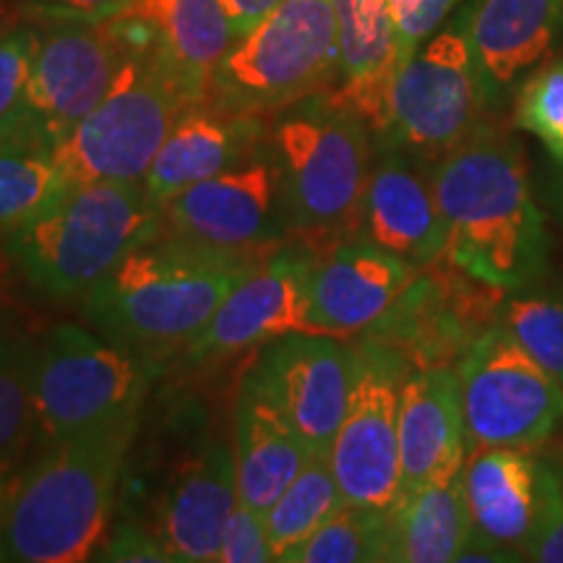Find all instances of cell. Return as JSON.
<instances>
[{"label": "cell", "mask_w": 563, "mask_h": 563, "mask_svg": "<svg viewBox=\"0 0 563 563\" xmlns=\"http://www.w3.org/2000/svg\"><path fill=\"white\" fill-rule=\"evenodd\" d=\"M433 186L446 220V258L475 279L511 292L540 279L548 232L522 146L485 125L439 162Z\"/></svg>", "instance_id": "1"}, {"label": "cell", "mask_w": 563, "mask_h": 563, "mask_svg": "<svg viewBox=\"0 0 563 563\" xmlns=\"http://www.w3.org/2000/svg\"><path fill=\"white\" fill-rule=\"evenodd\" d=\"M467 452L483 446L538 449L563 422V389L501 323L460 361Z\"/></svg>", "instance_id": "11"}, {"label": "cell", "mask_w": 563, "mask_h": 563, "mask_svg": "<svg viewBox=\"0 0 563 563\" xmlns=\"http://www.w3.org/2000/svg\"><path fill=\"white\" fill-rule=\"evenodd\" d=\"M371 125L332 91L282 110L266 141L290 232L357 238L373 170Z\"/></svg>", "instance_id": "4"}, {"label": "cell", "mask_w": 563, "mask_h": 563, "mask_svg": "<svg viewBox=\"0 0 563 563\" xmlns=\"http://www.w3.org/2000/svg\"><path fill=\"white\" fill-rule=\"evenodd\" d=\"M131 55L104 100L53 146V159L70 186L81 183H144L159 146L188 102L178 76L144 21L123 13Z\"/></svg>", "instance_id": "6"}, {"label": "cell", "mask_w": 563, "mask_h": 563, "mask_svg": "<svg viewBox=\"0 0 563 563\" xmlns=\"http://www.w3.org/2000/svg\"><path fill=\"white\" fill-rule=\"evenodd\" d=\"M561 473L530 449H470L462 467L464 498L475 543L498 548L514 561H527V548L543 525Z\"/></svg>", "instance_id": "17"}, {"label": "cell", "mask_w": 563, "mask_h": 563, "mask_svg": "<svg viewBox=\"0 0 563 563\" xmlns=\"http://www.w3.org/2000/svg\"><path fill=\"white\" fill-rule=\"evenodd\" d=\"M407 376L405 363L378 344L357 350L347 415L329 449V464L347 504L389 511L402 496L399 389Z\"/></svg>", "instance_id": "13"}, {"label": "cell", "mask_w": 563, "mask_h": 563, "mask_svg": "<svg viewBox=\"0 0 563 563\" xmlns=\"http://www.w3.org/2000/svg\"><path fill=\"white\" fill-rule=\"evenodd\" d=\"M473 534L462 473L405 493L389 509V561H456Z\"/></svg>", "instance_id": "27"}, {"label": "cell", "mask_w": 563, "mask_h": 563, "mask_svg": "<svg viewBox=\"0 0 563 563\" xmlns=\"http://www.w3.org/2000/svg\"><path fill=\"white\" fill-rule=\"evenodd\" d=\"M490 104L477 79L462 19L428 37L399 66L382 146H397L428 165L488 125Z\"/></svg>", "instance_id": "9"}, {"label": "cell", "mask_w": 563, "mask_h": 563, "mask_svg": "<svg viewBox=\"0 0 563 563\" xmlns=\"http://www.w3.org/2000/svg\"><path fill=\"white\" fill-rule=\"evenodd\" d=\"M238 493L253 511L266 514L308 460L311 449L277 407L243 376L232 420Z\"/></svg>", "instance_id": "24"}, {"label": "cell", "mask_w": 563, "mask_h": 563, "mask_svg": "<svg viewBox=\"0 0 563 563\" xmlns=\"http://www.w3.org/2000/svg\"><path fill=\"white\" fill-rule=\"evenodd\" d=\"M165 230L183 241L222 251L264 253L290 232L282 211L269 152L243 157L162 203Z\"/></svg>", "instance_id": "15"}, {"label": "cell", "mask_w": 563, "mask_h": 563, "mask_svg": "<svg viewBox=\"0 0 563 563\" xmlns=\"http://www.w3.org/2000/svg\"><path fill=\"white\" fill-rule=\"evenodd\" d=\"M538 279L506 292L498 323L563 389V287H534Z\"/></svg>", "instance_id": "32"}, {"label": "cell", "mask_w": 563, "mask_h": 563, "mask_svg": "<svg viewBox=\"0 0 563 563\" xmlns=\"http://www.w3.org/2000/svg\"><path fill=\"white\" fill-rule=\"evenodd\" d=\"M220 3L238 42L249 32L256 30V26L277 9L282 0H220Z\"/></svg>", "instance_id": "40"}, {"label": "cell", "mask_w": 563, "mask_h": 563, "mask_svg": "<svg viewBox=\"0 0 563 563\" xmlns=\"http://www.w3.org/2000/svg\"><path fill=\"white\" fill-rule=\"evenodd\" d=\"M555 165H559V173H555V178H553V203L559 209H563V159L561 162H555Z\"/></svg>", "instance_id": "42"}, {"label": "cell", "mask_w": 563, "mask_h": 563, "mask_svg": "<svg viewBox=\"0 0 563 563\" xmlns=\"http://www.w3.org/2000/svg\"><path fill=\"white\" fill-rule=\"evenodd\" d=\"M402 496L428 483L452 481L467 460L460 373L452 365L415 371L399 389ZM399 496V498H402Z\"/></svg>", "instance_id": "22"}, {"label": "cell", "mask_w": 563, "mask_h": 563, "mask_svg": "<svg viewBox=\"0 0 563 563\" xmlns=\"http://www.w3.org/2000/svg\"><path fill=\"white\" fill-rule=\"evenodd\" d=\"M340 84V40L332 0H282L256 30L230 47L209 97L228 115L285 110Z\"/></svg>", "instance_id": "8"}, {"label": "cell", "mask_w": 563, "mask_h": 563, "mask_svg": "<svg viewBox=\"0 0 563 563\" xmlns=\"http://www.w3.org/2000/svg\"><path fill=\"white\" fill-rule=\"evenodd\" d=\"M357 238L418 272L446 256L449 230L435 199L433 165L397 146H382L373 162Z\"/></svg>", "instance_id": "18"}, {"label": "cell", "mask_w": 563, "mask_h": 563, "mask_svg": "<svg viewBox=\"0 0 563 563\" xmlns=\"http://www.w3.org/2000/svg\"><path fill=\"white\" fill-rule=\"evenodd\" d=\"M460 0H389L399 66L443 24Z\"/></svg>", "instance_id": "35"}, {"label": "cell", "mask_w": 563, "mask_h": 563, "mask_svg": "<svg viewBox=\"0 0 563 563\" xmlns=\"http://www.w3.org/2000/svg\"><path fill=\"white\" fill-rule=\"evenodd\" d=\"M527 561L563 563V477L553 493L543 525L527 548Z\"/></svg>", "instance_id": "39"}, {"label": "cell", "mask_w": 563, "mask_h": 563, "mask_svg": "<svg viewBox=\"0 0 563 563\" xmlns=\"http://www.w3.org/2000/svg\"><path fill=\"white\" fill-rule=\"evenodd\" d=\"M157 357L97 329L58 323L37 342L32 405L42 443L139 420Z\"/></svg>", "instance_id": "7"}, {"label": "cell", "mask_w": 563, "mask_h": 563, "mask_svg": "<svg viewBox=\"0 0 563 563\" xmlns=\"http://www.w3.org/2000/svg\"><path fill=\"white\" fill-rule=\"evenodd\" d=\"M316 258L306 251H279L232 287L207 327L186 344L191 363L230 357L295 332H311Z\"/></svg>", "instance_id": "16"}, {"label": "cell", "mask_w": 563, "mask_h": 563, "mask_svg": "<svg viewBox=\"0 0 563 563\" xmlns=\"http://www.w3.org/2000/svg\"><path fill=\"white\" fill-rule=\"evenodd\" d=\"M344 504L347 501L332 473L329 454H313L298 477L272 504V509L264 514L274 559L285 561L292 548L311 538Z\"/></svg>", "instance_id": "28"}, {"label": "cell", "mask_w": 563, "mask_h": 563, "mask_svg": "<svg viewBox=\"0 0 563 563\" xmlns=\"http://www.w3.org/2000/svg\"><path fill=\"white\" fill-rule=\"evenodd\" d=\"M222 563H269L274 559L269 534H266L264 514L253 511L243 501L228 519L220 548Z\"/></svg>", "instance_id": "36"}, {"label": "cell", "mask_w": 563, "mask_h": 563, "mask_svg": "<svg viewBox=\"0 0 563 563\" xmlns=\"http://www.w3.org/2000/svg\"><path fill=\"white\" fill-rule=\"evenodd\" d=\"M477 79L490 110L517 95L563 37V0H475L462 13Z\"/></svg>", "instance_id": "19"}, {"label": "cell", "mask_w": 563, "mask_h": 563, "mask_svg": "<svg viewBox=\"0 0 563 563\" xmlns=\"http://www.w3.org/2000/svg\"><path fill=\"white\" fill-rule=\"evenodd\" d=\"M162 232V207L141 183H81L5 232V253L34 290L70 298Z\"/></svg>", "instance_id": "5"}, {"label": "cell", "mask_w": 563, "mask_h": 563, "mask_svg": "<svg viewBox=\"0 0 563 563\" xmlns=\"http://www.w3.org/2000/svg\"><path fill=\"white\" fill-rule=\"evenodd\" d=\"M139 420L42 443L0 517L3 563H81L110 530L123 462Z\"/></svg>", "instance_id": "3"}, {"label": "cell", "mask_w": 563, "mask_h": 563, "mask_svg": "<svg viewBox=\"0 0 563 563\" xmlns=\"http://www.w3.org/2000/svg\"><path fill=\"white\" fill-rule=\"evenodd\" d=\"M3 144H9V141H3V139H0V146H3Z\"/></svg>", "instance_id": "43"}, {"label": "cell", "mask_w": 563, "mask_h": 563, "mask_svg": "<svg viewBox=\"0 0 563 563\" xmlns=\"http://www.w3.org/2000/svg\"><path fill=\"white\" fill-rule=\"evenodd\" d=\"M95 561L108 563H170L173 555L157 532L136 522H121L104 534Z\"/></svg>", "instance_id": "37"}, {"label": "cell", "mask_w": 563, "mask_h": 563, "mask_svg": "<svg viewBox=\"0 0 563 563\" xmlns=\"http://www.w3.org/2000/svg\"><path fill=\"white\" fill-rule=\"evenodd\" d=\"M262 262V253L211 249L162 232L84 292L81 316L110 340L157 357L186 347Z\"/></svg>", "instance_id": "2"}, {"label": "cell", "mask_w": 563, "mask_h": 563, "mask_svg": "<svg viewBox=\"0 0 563 563\" xmlns=\"http://www.w3.org/2000/svg\"><path fill=\"white\" fill-rule=\"evenodd\" d=\"M251 136V118L228 115L217 108L201 110V104L188 108L167 133L141 186L162 207L175 194L241 162Z\"/></svg>", "instance_id": "26"}, {"label": "cell", "mask_w": 563, "mask_h": 563, "mask_svg": "<svg viewBox=\"0 0 563 563\" xmlns=\"http://www.w3.org/2000/svg\"><path fill=\"white\" fill-rule=\"evenodd\" d=\"M446 258V256H443ZM426 266L399 295L389 313L376 323L384 340L373 342L391 352L405 368H441L462 361L464 352L498 323L506 290L475 279L454 262Z\"/></svg>", "instance_id": "12"}, {"label": "cell", "mask_w": 563, "mask_h": 563, "mask_svg": "<svg viewBox=\"0 0 563 563\" xmlns=\"http://www.w3.org/2000/svg\"><path fill=\"white\" fill-rule=\"evenodd\" d=\"M340 40L336 102L363 118L382 136L389 118V97L399 70L389 0H332Z\"/></svg>", "instance_id": "23"}, {"label": "cell", "mask_w": 563, "mask_h": 563, "mask_svg": "<svg viewBox=\"0 0 563 563\" xmlns=\"http://www.w3.org/2000/svg\"><path fill=\"white\" fill-rule=\"evenodd\" d=\"M357 373V350L332 334L295 332L266 342L245 376L258 386L308 443L311 454H329Z\"/></svg>", "instance_id": "14"}, {"label": "cell", "mask_w": 563, "mask_h": 563, "mask_svg": "<svg viewBox=\"0 0 563 563\" xmlns=\"http://www.w3.org/2000/svg\"><path fill=\"white\" fill-rule=\"evenodd\" d=\"M511 123L543 141L553 162L563 159V58L545 63L519 84Z\"/></svg>", "instance_id": "33"}, {"label": "cell", "mask_w": 563, "mask_h": 563, "mask_svg": "<svg viewBox=\"0 0 563 563\" xmlns=\"http://www.w3.org/2000/svg\"><path fill=\"white\" fill-rule=\"evenodd\" d=\"M24 11L34 19L66 21H104L129 11L131 0H21Z\"/></svg>", "instance_id": "38"}, {"label": "cell", "mask_w": 563, "mask_h": 563, "mask_svg": "<svg viewBox=\"0 0 563 563\" xmlns=\"http://www.w3.org/2000/svg\"><path fill=\"white\" fill-rule=\"evenodd\" d=\"M34 361L37 342L11 313L0 311V462L21 456L34 439Z\"/></svg>", "instance_id": "29"}, {"label": "cell", "mask_w": 563, "mask_h": 563, "mask_svg": "<svg viewBox=\"0 0 563 563\" xmlns=\"http://www.w3.org/2000/svg\"><path fill=\"white\" fill-rule=\"evenodd\" d=\"M287 563L389 561V511L344 504L311 538L285 555Z\"/></svg>", "instance_id": "31"}, {"label": "cell", "mask_w": 563, "mask_h": 563, "mask_svg": "<svg viewBox=\"0 0 563 563\" xmlns=\"http://www.w3.org/2000/svg\"><path fill=\"white\" fill-rule=\"evenodd\" d=\"M19 473H21L19 456H13V460L0 462V517H3L5 506H9L11 493H13V488H16Z\"/></svg>", "instance_id": "41"}, {"label": "cell", "mask_w": 563, "mask_h": 563, "mask_svg": "<svg viewBox=\"0 0 563 563\" xmlns=\"http://www.w3.org/2000/svg\"><path fill=\"white\" fill-rule=\"evenodd\" d=\"M238 504L241 493L232 441H209L183 464L162 496L157 534L173 561H220L224 527Z\"/></svg>", "instance_id": "21"}, {"label": "cell", "mask_w": 563, "mask_h": 563, "mask_svg": "<svg viewBox=\"0 0 563 563\" xmlns=\"http://www.w3.org/2000/svg\"><path fill=\"white\" fill-rule=\"evenodd\" d=\"M34 45H37L34 24L0 30V139L3 141H19Z\"/></svg>", "instance_id": "34"}, {"label": "cell", "mask_w": 563, "mask_h": 563, "mask_svg": "<svg viewBox=\"0 0 563 563\" xmlns=\"http://www.w3.org/2000/svg\"><path fill=\"white\" fill-rule=\"evenodd\" d=\"M70 188L53 152L24 141L0 146V232H11L45 211Z\"/></svg>", "instance_id": "30"}, {"label": "cell", "mask_w": 563, "mask_h": 563, "mask_svg": "<svg viewBox=\"0 0 563 563\" xmlns=\"http://www.w3.org/2000/svg\"><path fill=\"white\" fill-rule=\"evenodd\" d=\"M125 13L154 32L188 102L207 100L211 76L235 45L220 0H131Z\"/></svg>", "instance_id": "25"}, {"label": "cell", "mask_w": 563, "mask_h": 563, "mask_svg": "<svg viewBox=\"0 0 563 563\" xmlns=\"http://www.w3.org/2000/svg\"><path fill=\"white\" fill-rule=\"evenodd\" d=\"M418 269L363 238L336 243L316 258L311 332L344 336L376 327Z\"/></svg>", "instance_id": "20"}, {"label": "cell", "mask_w": 563, "mask_h": 563, "mask_svg": "<svg viewBox=\"0 0 563 563\" xmlns=\"http://www.w3.org/2000/svg\"><path fill=\"white\" fill-rule=\"evenodd\" d=\"M129 21L42 19L19 141L53 152L104 100L131 55Z\"/></svg>", "instance_id": "10"}]
</instances>
